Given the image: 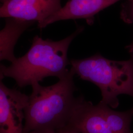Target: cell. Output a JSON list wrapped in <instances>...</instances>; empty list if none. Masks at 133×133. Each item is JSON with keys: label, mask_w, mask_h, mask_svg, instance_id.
I'll return each mask as SVG.
<instances>
[{"label": "cell", "mask_w": 133, "mask_h": 133, "mask_svg": "<svg viewBox=\"0 0 133 133\" xmlns=\"http://www.w3.org/2000/svg\"><path fill=\"white\" fill-rule=\"evenodd\" d=\"M70 62L75 75L99 87L102 96L100 102L116 109L119 105V95L133 98V53L130 59L124 61L109 60L97 53Z\"/></svg>", "instance_id": "3957f363"}, {"label": "cell", "mask_w": 133, "mask_h": 133, "mask_svg": "<svg viewBox=\"0 0 133 133\" xmlns=\"http://www.w3.org/2000/svg\"><path fill=\"white\" fill-rule=\"evenodd\" d=\"M29 96L0 81V133H23Z\"/></svg>", "instance_id": "277c9868"}, {"label": "cell", "mask_w": 133, "mask_h": 133, "mask_svg": "<svg viewBox=\"0 0 133 133\" xmlns=\"http://www.w3.org/2000/svg\"><path fill=\"white\" fill-rule=\"evenodd\" d=\"M71 68L57 83L32 86V92L25 109L23 133H55L65 127L75 104L76 91Z\"/></svg>", "instance_id": "6da1fadb"}, {"label": "cell", "mask_w": 133, "mask_h": 133, "mask_svg": "<svg viewBox=\"0 0 133 133\" xmlns=\"http://www.w3.org/2000/svg\"><path fill=\"white\" fill-rule=\"evenodd\" d=\"M120 17L124 22L128 24H133V0H124L122 4ZM126 48L130 54H133V40Z\"/></svg>", "instance_id": "30bf717a"}, {"label": "cell", "mask_w": 133, "mask_h": 133, "mask_svg": "<svg viewBox=\"0 0 133 133\" xmlns=\"http://www.w3.org/2000/svg\"><path fill=\"white\" fill-rule=\"evenodd\" d=\"M55 133H83L70 126L66 125Z\"/></svg>", "instance_id": "8fae6325"}, {"label": "cell", "mask_w": 133, "mask_h": 133, "mask_svg": "<svg viewBox=\"0 0 133 133\" xmlns=\"http://www.w3.org/2000/svg\"><path fill=\"white\" fill-rule=\"evenodd\" d=\"M122 0H69L64 6L42 23L39 28L54 22L69 19H85L88 24L93 22L95 15Z\"/></svg>", "instance_id": "52a82bcc"}, {"label": "cell", "mask_w": 133, "mask_h": 133, "mask_svg": "<svg viewBox=\"0 0 133 133\" xmlns=\"http://www.w3.org/2000/svg\"><path fill=\"white\" fill-rule=\"evenodd\" d=\"M83 30V26L78 27L74 33L59 41L44 40L36 36L24 55L9 66L1 65V79L12 78L19 87H25L39 83L49 76L61 78L69 70L67 66L71 65L67 56L70 45Z\"/></svg>", "instance_id": "7a4b0ae2"}, {"label": "cell", "mask_w": 133, "mask_h": 133, "mask_svg": "<svg viewBox=\"0 0 133 133\" xmlns=\"http://www.w3.org/2000/svg\"><path fill=\"white\" fill-rule=\"evenodd\" d=\"M5 21V27L0 32V60H6L11 63L17 59L14 48L18 39L35 21L14 17H6Z\"/></svg>", "instance_id": "ba28073f"}, {"label": "cell", "mask_w": 133, "mask_h": 133, "mask_svg": "<svg viewBox=\"0 0 133 133\" xmlns=\"http://www.w3.org/2000/svg\"><path fill=\"white\" fill-rule=\"evenodd\" d=\"M98 105L113 133H133L131 129L133 107L124 111H118L100 102Z\"/></svg>", "instance_id": "9c48e42d"}, {"label": "cell", "mask_w": 133, "mask_h": 133, "mask_svg": "<svg viewBox=\"0 0 133 133\" xmlns=\"http://www.w3.org/2000/svg\"><path fill=\"white\" fill-rule=\"evenodd\" d=\"M66 125L83 133H114L99 105H94L81 95L76 98Z\"/></svg>", "instance_id": "8992f818"}, {"label": "cell", "mask_w": 133, "mask_h": 133, "mask_svg": "<svg viewBox=\"0 0 133 133\" xmlns=\"http://www.w3.org/2000/svg\"><path fill=\"white\" fill-rule=\"evenodd\" d=\"M9 1H10V0H1V2L2 3V4H4L5 3H6V2H7Z\"/></svg>", "instance_id": "7c38bea8"}, {"label": "cell", "mask_w": 133, "mask_h": 133, "mask_svg": "<svg viewBox=\"0 0 133 133\" xmlns=\"http://www.w3.org/2000/svg\"><path fill=\"white\" fill-rule=\"evenodd\" d=\"M62 7L61 0H10L2 4L0 16L38 21L40 24Z\"/></svg>", "instance_id": "5b68a950"}]
</instances>
